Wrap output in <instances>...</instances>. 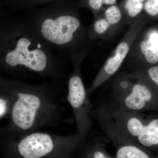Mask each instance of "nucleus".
<instances>
[{"mask_svg": "<svg viewBox=\"0 0 158 158\" xmlns=\"http://www.w3.org/2000/svg\"><path fill=\"white\" fill-rule=\"evenodd\" d=\"M104 0H88V7L95 12V18L97 17L104 8Z\"/></svg>", "mask_w": 158, "mask_h": 158, "instance_id": "dca6fc26", "label": "nucleus"}, {"mask_svg": "<svg viewBox=\"0 0 158 158\" xmlns=\"http://www.w3.org/2000/svg\"><path fill=\"white\" fill-rule=\"evenodd\" d=\"M107 141L106 138H94L90 141L85 158H114L106 150Z\"/></svg>", "mask_w": 158, "mask_h": 158, "instance_id": "f8f14e48", "label": "nucleus"}, {"mask_svg": "<svg viewBox=\"0 0 158 158\" xmlns=\"http://www.w3.org/2000/svg\"><path fill=\"white\" fill-rule=\"evenodd\" d=\"M77 13L53 12L43 15L29 22L40 37L52 49L70 58L84 54L87 56L93 51V41Z\"/></svg>", "mask_w": 158, "mask_h": 158, "instance_id": "7ed1b4c3", "label": "nucleus"}, {"mask_svg": "<svg viewBox=\"0 0 158 158\" xmlns=\"http://www.w3.org/2000/svg\"><path fill=\"white\" fill-rule=\"evenodd\" d=\"M126 25L121 7L117 5L109 6L95 18L88 27L91 41L107 40L115 37Z\"/></svg>", "mask_w": 158, "mask_h": 158, "instance_id": "9d476101", "label": "nucleus"}, {"mask_svg": "<svg viewBox=\"0 0 158 158\" xmlns=\"http://www.w3.org/2000/svg\"><path fill=\"white\" fill-rule=\"evenodd\" d=\"M124 62L132 71L158 62V32L149 30L140 32Z\"/></svg>", "mask_w": 158, "mask_h": 158, "instance_id": "1a4fd4ad", "label": "nucleus"}, {"mask_svg": "<svg viewBox=\"0 0 158 158\" xmlns=\"http://www.w3.org/2000/svg\"><path fill=\"white\" fill-rule=\"evenodd\" d=\"M87 57L85 54H80L71 57L73 70L69 77L67 95L76 123L77 133L82 143L88 139L93 119L92 103L87 94L81 75L82 63Z\"/></svg>", "mask_w": 158, "mask_h": 158, "instance_id": "20e7f679", "label": "nucleus"}, {"mask_svg": "<svg viewBox=\"0 0 158 158\" xmlns=\"http://www.w3.org/2000/svg\"><path fill=\"white\" fill-rule=\"evenodd\" d=\"M133 79L131 87L124 93L110 98L108 102H99L110 106L136 113L150 109L155 100L152 85L143 79Z\"/></svg>", "mask_w": 158, "mask_h": 158, "instance_id": "6e6552de", "label": "nucleus"}, {"mask_svg": "<svg viewBox=\"0 0 158 158\" xmlns=\"http://www.w3.org/2000/svg\"><path fill=\"white\" fill-rule=\"evenodd\" d=\"M12 98L7 89L0 85V118H9L12 108Z\"/></svg>", "mask_w": 158, "mask_h": 158, "instance_id": "4468645a", "label": "nucleus"}, {"mask_svg": "<svg viewBox=\"0 0 158 158\" xmlns=\"http://www.w3.org/2000/svg\"><path fill=\"white\" fill-rule=\"evenodd\" d=\"M129 73L133 78L143 79L158 88V65L143 66Z\"/></svg>", "mask_w": 158, "mask_h": 158, "instance_id": "ddd939ff", "label": "nucleus"}, {"mask_svg": "<svg viewBox=\"0 0 158 158\" xmlns=\"http://www.w3.org/2000/svg\"><path fill=\"white\" fill-rule=\"evenodd\" d=\"M146 0H124L121 7L126 25L129 26L141 15Z\"/></svg>", "mask_w": 158, "mask_h": 158, "instance_id": "9b49d317", "label": "nucleus"}, {"mask_svg": "<svg viewBox=\"0 0 158 158\" xmlns=\"http://www.w3.org/2000/svg\"><path fill=\"white\" fill-rule=\"evenodd\" d=\"M146 21L142 14L135 21L129 26L122 39L106 60L87 89L88 96L118 72L128 56L136 38L144 29Z\"/></svg>", "mask_w": 158, "mask_h": 158, "instance_id": "0eeeda50", "label": "nucleus"}, {"mask_svg": "<svg viewBox=\"0 0 158 158\" xmlns=\"http://www.w3.org/2000/svg\"><path fill=\"white\" fill-rule=\"evenodd\" d=\"M143 9L148 17H157L158 16V0H146Z\"/></svg>", "mask_w": 158, "mask_h": 158, "instance_id": "2eb2a0df", "label": "nucleus"}, {"mask_svg": "<svg viewBox=\"0 0 158 158\" xmlns=\"http://www.w3.org/2000/svg\"><path fill=\"white\" fill-rule=\"evenodd\" d=\"M1 137L14 143L19 155L22 158H44L54 152L57 146L81 140L77 133L59 136L40 130L16 137Z\"/></svg>", "mask_w": 158, "mask_h": 158, "instance_id": "423d86ee", "label": "nucleus"}, {"mask_svg": "<svg viewBox=\"0 0 158 158\" xmlns=\"http://www.w3.org/2000/svg\"><path fill=\"white\" fill-rule=\"evenodd\" d=\"M0 69L14 79L37 76L56 84L67 71L65 63L30 23L1 21Z\"/></svg>", "mask_w": 158, "mask_h": 158, "instance_id": "f257e3e1", "label": "nucleus"}, {"mask_svg": "<svg viewBox=\"0 0 158 158\" xmlns=\"http://www.w3.org/2000/svg\"><path fill=\"white\" fill-rule=\"evenodd\" d=\"M117 0H104V6H113L116 4Z\"/></svg>", "mask_w": 158, "mask_h": 158, "instance_id": "f3484780", "label": "nucleus"}, {"mask_svg": "<svg viewBox=\"0 0 158 158\" xmlns=\"http://www.w3.org/2000/svg\"><path fill=\"white\" fill-rule=\"evenodd\" d=\"M0 85L9 91L13 101L9 121L0 130L1 136L16 137L55 127L63 119V100L55 84L31 85L1 77Z\"/></svg>", "mask_w": 158, "mask_h": 158, "instance_id": "f03ea898", "label": "nucleus"}, {"mask_svg": "<svg viewBox=\"0 0 158 158\" xmlns=\"http://www.w3.org/2000/svg\"><path fill=\"white\" fill-rule=\"evenodd\" d=\"M97 103L104 107L117 127L136 144L148 151L158 145V118L148 119L140 113Z\"/></svg>", "mask_w": 158, "mask_h": 158, "instance_id": "39448f33", "label": "nucleus"}]
</instances>
